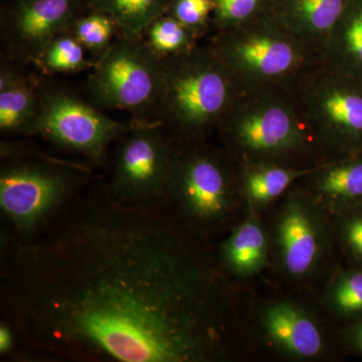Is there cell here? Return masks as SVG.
Returning a JSON list of instances; mask_svg holds the SVG:
<instances>
[{
    "mask_svg": "<svg viewBox=\"0 0 362 362\" xmlns=\"http://www.w3.org/2000/svg\"><path fill=\"white\" fill-rule=\"evenodd\" d=\"M238 295L211 247L102 180L33 239L0 230V312L21 361L250 362Z\"/></svg>",
    "mask_w": 362,
    "mask_h": 362,
    "instance_id": "1",
    "label": "cell"
},
{
    "mask_svg": "<svg viewBox=\"0 0 362 362\" xmlns=\"http://www.w3.org/2000/svg\"><path fill=\"white\" fill-rule=\"evenodd\" d=\"M240 334L252 361L338 362L346 358L339 326L317 297L266 277L238 295Z\"/></svg>",
    "mask_w": 362,
    "mask_h": 362,
    "instance_id": "2",
    "label": "cell"
},
{
    "mask_svg": "<svg viewBox=\"0 0 362 362\" xmlns=\"http://www.w3.org/2000/svg\"><path fill=\"white\" fill-rule=\"evenodd\" d=\"M250 211L240 164L221 143L173 141L166 211L183 233L211 247Z\"/></svg>",
    "mask_w": 362,
    "mask_h": 362,
    "instance_id": "3",
    "label": "cell"
},
{
    "mask_svg": "<svg viewBox=\"0 0 362 362\" xmlns=\"http://www.w3.org/2000/svg\"><path fill=\"white\" fill-rule=\"evenodd\" d=\"M0 230L33 239L98 180L93 168L56 158L21 143L0 147Z\"/></svg>",
    "mask_w": 362,
    "mask_h": 362,
    "instance_id": "4",
    "label": "cell"
},
{
    "mask_svg": "<svg viewBox=\"0 0 362 362\" xmlns=\"http://www.w3.org/2000/svg\"><path fill=\"white\" fill-rule=\"evenodd\" d=\"M216 136L240 165L313 168L325 163L290 88L243 90Z\"/></svg>",
    "mask_w": 362,
    "mask_h": 362,
    "instance_id": "5",
    "label": "cell"
},
{
    "mask_svg": "<svg viewBox=\"0 0 362 362\" xmlns=\"http://www.w3.org/2000/svg\"><path fill=\"white\" fill-rule=\"evenodd\" d=\"M163 62V85L151 122L175 143L211 139L242 86L209 42Z\"/></svg>",
    "mask_w": 362,
    "mask_h": 362,
    "instance_id": "6",
    "label": "cell"
},
{
    "mask_svg": "<svg viewBox=\"0 0 362 362\" xmlns=\"http://www.w3.org/2000/svg\"><path fill=\"white\" fill-rule=\"evenodd\" d=\"M261 218L270 245L267 280L317 297L343 265L329 214L293 185Z\"/></svg>",
    "mask_w": 362,
    "mask_h": 362,
    "instance_id": "7",
    "label": "cell"
},
{
    "mask_svg": "<svg viewBox=\"0 0 362 362\" xmlns=\"http://www.w3.org/2000/svg\"><path fill=\"white\" fill-rule=\"evenodd\" d=\"M243 89L292 88L322 57L272 14L214 33L209 40Z\"/></svg>",
    "mask_w": 362,
    "mask_h": 362,
    "instance_id": "8",
    "label": "cell"
},
{
    "mask_svg": "<svg viewBox=\"0 0 362 362\" xmlns=\"http://www.w3.org/2000/svg\"><path fill=\"white\" fill-rule=\"evenodd\" d=\"M325 162L362 156V78L323 62L290 88Z\"/></svg>",
    "mask_w": 362,
    "mask_h": 362,
    "instance_id": "9",
    "label": "cell"
},
{
    "mask_svg": "<svg viewBox=\"0 0 362 362\" xmlns=\"http://www.w3.org/2000/svg\"><path fill=\"white\" fill-rule=\"evenodd\" d=\"M163 78V59L141 39L119 33L95 62L86 81V95L101 110L127 111L133 121L151 122Z\"/></svg>",
    "mask_w": 362,
    "mask_h": 362,
    "instance_id": "10",
    "label": "cell"
},
{
    "mask_svg": "<svg viewBox=\"0 0 362 362\" xmlns=\"http://www.w3.org/2000/svg\"><path fill=\"white\" fill-rule=\"evenodd\" d=\"M171 154L173 140L160 125L132 120L109 156L105 183L112 199L129 209L166 211Z\"/></svg>",
    "mask_w": 362,
    "mask_h": 362,
    "instance_id": "11",
    "label": "cell"
},
{
    "mask_svg": "<svg viewBox=\"0 0 362 362\" xmlns=\"http://www.w3.org/2000/svg\"><path fill=\"white\" fill-rule=\"evenodd\" d=\"M131 125L132 120H115L66 88L40 83L39 113L30 136H40L95 168L108 164L112 147Z\"/></svg>",
    "mask_w": 362,
    "mask_h": 362,
    "instance_id": "12",
    "label": "cell"
},
{
    "mask_svg": "<svg viewBox=\"0 0 362 362\" xmlns=\"http://www.w3.org/2000/svg\"><path fill=\"white\" fill-rule=\"evenodd\" d=\"M88 11V0H8L1 13L6 54L35 65L47 45Z\"/></svg>",
    "mask_w": 362,
    "mask_h": 362,
    "instance_id": "13",
    "label": "cell"
},
{
    "mask_svg": "<svg viewBox=\"0 0 362 362\" xmlns=\"http://www.w3.org/2000/svg\"><path fill=\"white\" fill-rule=\"evenodd\" d=\"M216 271L240 292L264 280L270 266V245L265 223L256 211L211 247Z\"/></svg>",
    "mask_w": 362,
    "mask_h": 362,
    "instance_id": "14",
    "label": "cell"
},
{
    "mask_svg": "<svg viewBox=\"0 0 362 362\" xmlns=\"http://www.w3.org/2000/svg\"><path fill=\"white\" fill-rule=\"evenodd\" d=\"M330 216L362 204V156L325 162L294 185Z\"/></svg>",
    "mask_w": 362,
    "mask_h": 362,
    "instance_id": "15",
    "label": "cell"
},
{
    "mask_svg": "<svg viewBox=\"0 0 362 362\" xmlns=\"http://www.w3.org/2000/svg\"><path fill=\"white\" fill-rule=\"evenodd\" d=\"M351 0H276L272 14L322 57L330 33Z\"/></svg>",
    "mask_w": 362,
    "mask_h": 362,
    "instance_id": "16",
    "label": "cell"
},
{
    "mask_svg": "<svg viewBox=\"0 0 362 362\" xmlns=\"http://www.w3.org/2000/svg\"><path fill=\"white\" fill-rule=\"evenodd\" d=\"M40 86L8 64L0 71V131L30 135L40 108Z\"/></svg>",
    "mask_w": 362,
    "mask_h": 362,
    "instance_id": "17",
    "label": "cell"
},
{
    "mask_svg": "<svg viewBox=\"0 0 362 362\" xmlns=\"http://www.w3.org/2000/svg\"><path fill=\"white\" fill-rule=\"evenodd\" d=\"M240 168L243 187L247 202L259 216L272 209L302 176L312 169L277 164H252L240 165Z\"/></svg>",
    "mask_w": 362,
    "mask_h": 362,
    "instance_id": "18",
    "label": "cell"
},
{
    "mask_svg": "<svg viewBox=\"0 0 362 362\" xmlns=\"http://www.w3.org/2000/svg\"><path fill=\"white\" fill-rule=\"evenodd\" d=\"M331 68L362 78V0H351L322 52Z\"/></svg>",
    "mask_w": 362,
    "mask_h": 362,
    "instance_id": "19",
    "label": "cell"
},
{
    "mask_svg": "<svg viewBox=\"0 0 362 362\" xmlns=\"http://www.w3.org/2000/svg\"><path fill=\"white\" fill-rule=\"evenodd\" d=\"M317 300L339 327L361 319V267L343 264L318 293Z\"/></svg>",
    "mask_w": 362,
    "mask_h": 362,
    "instance_id": "20",
    "label": "cell"
},
{
    "mask_svg": "<svg viewBox=\"0 0 362 362\" xmlns=\"http://www.w3.org/2000/svg\"><path fill=\"white\" fill-rule=\"evenodd\" d=\"M171 0H88L89 11H101L115 21L119 33L140 39L154 21L166 13Z\"/></svg>",
    "mask_w": 362,
    "mask_h": 362,
    "instance_id": "21",
    "label": "cell"
},
{
    "mask_svg": "<svg viewBox=\"0 0 362 362\" xmlns=\"http://www.w3.org/2000/svg\"><path fill=\"white\" fill-rule=\"evenodd\" d=\"M140 39L159 59H168L192 51L199 45V37L165 13L154 21Z\"/></svg>",
    "mask_w": 362,
    "mask_h": 362,
    "instance_id": "22",
    "label": "cell"
},
{
    "mask_svg": "<svg viewBox=\"0 0 362 362\" xmlns=\"http://www.w3.org/2000/svg\"><path fill=\"white\" fill-rule=\"evenodd\" d=\"M87 52L71 33H63L47 45L35 65L45 73H76L94 66V62L88 59Z\"/></svg>",
    "mask_w": 362,
    "mask_h": 362,
    "instance_id": "23",
    "label": "cell"
},
{
    "mask_svg": "<svg viewBox=\"0 0 362 362\" xmlns=\"http://www.w3.org/2000/svg\"><path fill=\"white\" fill-rule=\"evenodd\" d=\"M68 32L84 45L96 62L113 44L119 30L108 14L88 11L71 23Z\"/></svg>",
    "mask_w": 362,
    "mask_h": 362,
    "instance_id": "24",
    "label": "cell"
},
{
    "mask_svg": "<svg viewBox=\"0 0 362 362\" xmlns=\"http://www.w3.org/2000/svg\"><path fill=\"white\" fill-rule=\"evenodd\" d=\"M276 0H214L216 33L237 28L272 13Z\"/></svg>",
    "mask_w": 362,
    "mask_h": 362,
    "instance_id": "25",
    "label": "cell"
},
{
    "mask_svg": "<svg viewBox=\"0 0 362 362\" xmlns=\"http://www.w3.org/2000/svg\"><path fill=\"white\" fill-rule=\"evenodd\" d=\"M331 218L343 264L362 268V204Z\"/></svg>",
    "mask_w": 362,
    "mask_h": 362,
    "instance_id": "26",
    "label": "cell"
},
{
    "mask_svg": "<svg viewBox=\"0 0 362 362\" xmlns=\"http://www.w3.org/2000/svg\"><path fill=\"white\" fill-rule=\"evenodd\" d=\"M214 9V0H171L166 13L202 37L211 25Z\"/></svg>",
    "mask_w": 362,
    "mask_h": 362,
    "instance_id": "27",
    "label": "cell"
},
{
    "mask_svg": "<svg viewBox=\"0 0 362 362\" xmlns=\"http://www.w3.org/2000/svg\"><path fill=\"white\" fill-rule=\"evenodd\" d=\"M340 342L346 356L362 358V318L339 327Z\"/></svg>",
    "mask_w": 362,
    "mask_h": 362,
    "instance_id": "28",
    "label": "cell"
},
{
    "mask_svg": "<svg viewBox=\"0 0 362 362\" xmlns=\"http://www.w3.org/2000/svg\"><path fill=\"white\" fill-rule=\"evenodd\" d=\"M18 333L13 323L2 317L0 318V358L1 361H13L20 350Z\"/></svg>",
    "mask_w": 362,
    "mask_h": 362,
    "instance_id": "29",
    "label": "cell"
}]
</instances>
